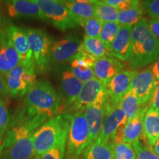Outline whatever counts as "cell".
<instances>
[{"label":"cell","instance_id":"cell-36","mask_svg":"<svg viewBox=\"0 0 159 159\" xmlns=\"http://www.w3.org/2000/svg\"><path fill=\"white\" fill-rule=\"evenodd\" d=\"M104 2L108 5L114 7L118 11L130 8L139 2V1H135V0H104Z\"/></svg>","mask_w":159,"mask_h":159},{"label":"cell","instance_id":"cell-31","mask_svg":"<svg viewBox=\"0 0 159 159\" xmlns=\"http://www.w3.org/2000/svg\"><path fill=\"white\" fill-rule=\"evenodd\" d=\"M111 159H136L132 145L119 142L111 144Z\"/></svg>","mask_w":159,"mask_h":159},{"label":"cell","instance_id":"cell-25","mask_svg":"<svg viewBox=\"0 0 159 159\" xmlns=\"http://www.w3.org/2000/svg\"><path fill=\"white\" fill-rule=\"evenodd\" d=\"M82 49L95 60L100 59L110 55L109 51L100 39L89 38L85 35L82 41Z\"/></svg>","mask_w":159,"mask_h":159},{"label":"cell","instance_id":"cell-22","mask_svg":"<svg viewBox=\"0 0 159 159\" xmlns=\"http://www.w3.org/2000/svg\"><path fill=\"white\" fill-rule=\"evenodd\" d=\"M142 134L146 145L152 147L159 138V111L150 108L143 120Z\"/></svg>","mask_w":159,"mask_h":159},{"label":"cell","instance_id":"cell-42","mask_svg":"<svg viewBox=\"0 0 159 159\" xmlns=\"http://www.w3.org/2000/svg\"><path fill=\"white\" fill-rule=\"evenodd\" d=\"M2 13H1V10H0V31L2 30Z\"/></svg>","mask_w":159,"mask_h":159},{"label":"cell","instance_id":"cell-35","mask_svg":"<svg viewBox=\"0 0 159 159\" xmlns=\"http://www.w3.org/2000/svg\"><path fill=\"white\" fill-rule=\"evenodd\" d=\"M141 3L143 11L146 12L150 19L159 21V0H148Z\"/></svg>","mask_w":159,"mask_h":159},{"label":"cell","instance_id":"cell-44","mask_svg":"<svg viewBox=\"0 0 159 159\" xmlns=\"http://www.w3.org/2000/svg\"><path fill=\"white\" fill-rule=\"evenodd\" d=\"M32 159H37V158H36V157H34V158H32Z\"/></svg>","mask_w":159,"mask_h":159},{"label":"cell","instance_id":"cell-24","mask_svg":"<svg viewBox=\"0 0 159 159\" xmlns=\"http://www.w3.org/2000/svg\"><path fill=\"white\" fill-rule=\"evenodd\" d=\"M119 105L125 114L127 121L130 120L136 116L142 108L139 97L132 89H130L122 97L119 103Z\"/></svg>","mask_w":159,"mask_h":159},{"label":"cell","instance_id":"cell-8","mask_svg":"<svg viewBox=\"0 0 159 159\" xmlns=\"http://www.w3.org/2000/svg\"><path fill=\"white\" fill-rule=\"evenodd\" d=\"M7 94L13 98H21L34 86L35 67H27L21 63L5 75Z\"/></svg>","mask_w":159,"mask_h":159},{"label":"cell","instance_id":"cell-15","mask_svg":"<svg viewBox=\"0 0 159 159\" xmlns=\"http://www.w3.org/2000/svg\"><path fill=\"white\" fill-rule=\"evenodd\" d=\"M147 108H141L140 111L130 120L127 121L124 126L122 127L113 139L114 143L123 142L132 144L133 143L139 140L143 130V120Z\"/></svg>","mask_w":159,"mask_h":159},{"label":"cell","instance_id":"cell-10","mask_svg":"<svg viewBox=\"0 0 159 159\" xmlns=\"http://www.w3.org/2000/svg\"><path fill=\"white\" fill-rule=\"evenodd\" d=\"M126 122L125 114L119 105L111 106L107 103L106 113L102 129L95 141L100 143H112L111 141Z\"/></svg>","mask_w":159,"mask_h":159},{"label":"cell","instance_id":"cell-9","mask_svg":"<svg viewBox=\"0 0 159 159\" xmlns=\"http://www.w3.org/2000/svg\"><path fill=\"white\" fill-rule=\"evenodd\" d=\"M106 108L107 92L105 87L100 91L94 103L84 111L89 130L88 147L96 140L100 133L106 113Z\"/></svg>","mask_w":159,"mask_h":159},{"label":"cell","instance_id":"cell-23","mask_svg":"<svg viewBox=\"0 0 159 159\" xmlns=\"http://www.w3.org/2000/svg\"><path fill=\"white\" fill-rule=\"evenodd\" d=\"M63 2L76 19L78 25L82 26L85 21L95 17L94 1L77 0L63 1Z\"/></svg>","mask_w":159,"mask_h":159},{"label":"cell","instance_id":"cell-11","mask_svg":"<svg viewBox=\"0 0 159 159\" xmlns=\"http://www.w3.org/2000/svg\"><path fill=\"white\" fill-rule=\"evenodd\" d=\"M137 74L135 70H123L111 80L106 85L107 103L109 105H117L129 91L134 77Z\"/></svg>","mask_w":159,"mask_h":159},{"label":"cell","instance_id":"cell-33","mask_svg":"<svg viewBox=\"0 0 159 159\" xmlns=\"http://www.w3.org/2000/svg\"><path fill=\"white\" fill-rule=\"evenodd\" d=\"M103 23L96 17L85 21L82 25L85 32V36L93 39H99L102 30Z\"/></svg>","mask_w":159,"mask_h":159},{"label":"cell","instance_id":"cell-27","mask_svg":"<svg viewBox=\"0 0 159 159\" xmlns=\"http://www.w3.org/2000/svg\"><path fill=\"white\" fill-rule=\"evenodd\" d=\"M143 11L142 3L139 2L130 8L119 11L118 22L121 26L134 27L143 19Z\"/></svg>","mask_w":159,"mask_h":159},{"label":"cell","instance_id":"cell-41","mask_svg":"<svg viewBox=\"0 0 159 159\" xmlns=\"http://www.w3.org/2000/svg\"><path fill=\"white\" fill-rule=\"evenodd\" d=\"M150 148L159 157V138L158 139V140L156 141V143H155L152 147H150Z\"/></svg>","mask_w":159,"mask_h":159},{"label":"cell","instance_id":"cell-43","mask_svg":"<svg viewBox=\"0 0 159 159\" xmlns=\"http://www.w3.org/2000/svg\"><path fill=\"white\" fill-rule=\"evenodd\" d=\"M156 90L159 91V81H157L156 83Z\"/></svg>","mask_w":159,"mask_h":159},{"label":"cell","instance_id":"cell-21","mask_svg":"<svg viewBox=\"0 0 159 159\" xmlns=\"http://www.w3.org/2000/svg\"><path fill=\"white\" fill-rule=\"evenodd\" d=\"M83 83L74 76L70 69L63 71L61 76V87L67 105H73L78 97Z\"/></svg>","mask_w":159,"mask_h":159},{"label":"cell","instance_id":"cell-14","mask_svg":"<svg viewBox=\"0 0 159 159\" xmlns=\"http://www.w3.org/2000/svg\"><path fill=\"white\" fill-rule=\"evenodd\" d=\"M157 80L150 68L137 72L131 83L130 89L139 97L141 105L146 104L152 98L156 90Z\"/></svg>","mask_w":159,"mask_h":159},{"label":"cell","instance_id":"cell-1","mask_svg":"<svg viewBox=\"0 0 159 159\" xmlns=\"http://www.w3.org/2000/svg\"><path fill=\"white\" fill-rule=\"evenodd\" d=\"M45 122L39 118H30L25 109L11 122L3 144L0 149L2 159H32L35 157L33 134Z\"/></svg>","mask_w":159,"mask_h":159},{"label":"cell","instance_id":"cell-2","mask_svg":"<svg viewBox=\"0 0 159 159\" xmlns=\"http://www.w3.org/2000/svg\"><path fill=\"white\" fill-rule=\"evenodd\" d=\"M61 97L49 81L39 80L26 94L25 111L30 118L46 121L58 114Z\"/></svg>","mask_w":159,"mask_h":159},{"label":"cell","instance_id":"cell-3","mask_svg":"<svg viewBox=\"0 0 159 159\" xmlns=\"http://www.w3.org/2000/svg\"><path fill=\"white\" fill-rule=\"evenodd\" d=\"M159 57V41L149 30L148 19H143L133 27L128 62L131 68L144 67Z\"/></svg>","mask_w":159,"mask_h":159},{"label":"cell","instance_id":"cell-29","mask_svg":"<svg viewBox=\"0 0 159 159\" xmlns=\"http://www.w3.org/2000/svg\"><path fill=\"white\" fill-rule=\"evenodd\" d=\"M121 27L122 26L119 25V22L103 23L99 39L104 43L109 52H110L111 43L114 40Z\"/></svg>","mask_w":159,"mask_h":159},{"label":"cell","instance_id":"cell-37","mask_svg":"<svg viewBox=\"0 0 159 159\" xmlns=\"http://www.w3.org/2000/svg\"><path fill=\"white\" fill-rule=\"evenodd\" d=\"M148 25L150 33L159 41V21L150 19L148 20Z\"/></svg>","mask_w":159,"mask_h":159},{"label":"cell","instance_id":"cell-16","mask_svg":"<svg viewBox=\"0 0 159 159\" xmlns=\"http://www.w3.org/2000/svg\"><path fill=\"white\" fill-rule=\"evenodd\" d=\"M20 63L19 57L11 39L7 28L0 31V73L6 75Z\"/></svg>","mask_w":159,"mask_h":159},{"label":"cell","instance_id":"cell-19","mask_svg":"<svg viewBox=\"0 0 159 159\" xmlns=\"http://www.w3.org/2000/svg\"><path fill=\"white\" fill-rule=\"evenodd\" d=\"M132 29V26H122L111 43L110 55L122 62L128 61Z\"/></svg>","mask_w":159,"mask_h":159},{"label":"cell","instance_id":"cell-39","mask_svg":"<svg viewBox=\"0 0 159 159\" xmlns=\"http://www.w3.org/2000/svg\"><path fill=\"white\" fill-rule=\"evenodd\" d=\"M7 94V88H6L5 76L0 73V97Z\"/></svg>","mask_w":159,"mask_h":159},{"label":"cell","instance_id":"cell-38","mask_svg":"<svg viewBox=\"0 0 159 159\" xmlns=\"http://www.w3.org/2000/svg\"><path fill=\"white\" fill-rule=\"evenodd\" d=\"M150 100V108L159 111V91L155 90Z\"/></svg>","mask_w":159,"mask_h":159},{"label":"cell","instance_id":"cell-6","mask_svg":"<svg viewBox=\"0 0 159 159\" xmlns=\"http://www.w3.org/2000/svg\"><path fill=\"white\" fill-rule=\"evenodd\" d=\"M25 30L35 71H44L51 63V49L54 41L42 30L27 28Z\"/></svg>","mask_w":159,"mask_h":159},{"label":"cell","instance_id":"cell-5","mask_svg":"<svg viewBox=\"0 0 159 159\" xmlns=\"http://www.w3.org/2000/svg\"><path fill=\"white\" fill-rule=\"evenodd\" d=\"M89 130L84 111H77L71 116L66 139L64 159H80L88 147Z\"/></svg>","mask_w":159,"mask_h":159},{"label":"cell","instance_id":"cell-12","mask_svg":"<svg viewBox=\"0 0 159 159\" xmlns=\"http://www.w3.org/2000/svg\"><path fill=\"white\" fill-rule=\"evenodd\" d=\"M82 41L75 35H68L53 43L51 63H63L72 61L81 49Z\"/></svg>","mask_w":159,"mask_h":159},{"label":"cell","instance_id":"cell-4","mask_svg":"<svg viewBox=\"0 0 159 159\" xmlns=\"http://www.w3.org/2000/svg\"><path fill=\"white\" fill-rule=\"evenodd\" d=\"M72 114L63 113L52 117L41 125L33 134L35 157L41 156L52 148L69 130Z\"/></svg>","mask_w":159,"mask_h":159},{"label":"cell","instance_id":"cell-34","mask_svg":"<svg viewBox=\"0 0 159 159\" xmlns=\"http://www.w3.org/2000/svg\"><path fill=\"white\" fill-rule=\"evenodd\" d=\"M131 145L136 153V159H159V157L152 150L150 147L144 144L140 140H137Z\"/></svg>","mask_w":159,"mask_h":159},{"label":"cell","instance_id":"cell-26","mask_svg":"<svg viewBox=\"0 0 159 159\" xmlns=\"http://www.w3.org/2000/svg\"><path fill=\"white\" fill-rule=\"evenodd\" d=\"M111 144L95 141L85 149L82 159H111Z\"/></svg>","mask_w":159,"mask_h":159},{"label":"cell","instance_id":"cell-30","mask_svg":"<svg viewBox=\"0 0 159 159\" xmlns=\"http://www.w3.org/2000/svg\"><path fill=\"white\" fill-rule=\"evenodd\" d=\"M69 131V130H68ZM68 131L65 133L54 146L47 152L36 157L37 159H64Z\"/></svg>","mask_w":159,"mask_h":159},{"label":"cell","instance_id":"cell-17","mask_svg":"<svg viewBox=\"0 0 159 159\" xmlns=\"http://www.w3.org/2000/svg\"><path fill=\"white\" fill-rule=\"evenodd\" d=\"M124 67L122 61L109 55L97 60L93 66V71L95 78L106 86L115 75L124 70Z\"/></svg>","mask_w":159,"mask_h":159},{"label":"cell","instance_id":"cell-18","mask_svg":"<svg viewBox=\"0 0 159 159\" xmlns=\"http://www.w3.org/2000/svg\"><path fill=\"white\" fill-rule=\"evenodd\" d=\"M7 12L11 17H27L45 21L42 12L35 0H12L7 2Z\"/></svg>","mask_w":159,"mask_h":159},{"label":"cell","instance_id":"cell-7","mask_svg":"<svg viewBox=\"0 0 159 159\" xmlns=\"http://www.w3.org/2000/svg\"><path fill=\"white\" fill-rule=\"evenodd\" d=\"M42 12L45 21H49L60 30L65 32L78 26L76 19L65 5L58 0H35Z\"/></svg>","mask_w":159,"mask_h":159},{"label":"cell","instance_id":"cell-32","mask_svg":"<svg viewBox=\"0 0 159 159\" xmlns=\"http://www.w3.org/2000/svg\"><path fill=\"white\" fill-rule=\"evenodd\" d=\"M10 125H11V116H10L8 108L5 102L0 99V149L3 144L6 133H7Z\"/></svg>","mask_w":159,"mask_h":159},{"label":"cell","instance_id":"cell-20","mask_svg":"<svg viewBox=\"0 0 159 159\" xmlns=\"http://www.w3.org/2000/svg\"><path fill=\"white\" fill-rule=\"evenodd\" d=\"M105 85L96 78L83 84L78 97L74 104L77 111H85L94 103L100 91L105 88Z\"/></svg>","mask_w":159,"mask_h":159},{"label":"cell","instance_id":"cell-40","mask_svg":"<svg viewBox=\"0 0 159 159\" xmlns=\"http://www.w3.org/2000/svg\"><path fill=\"white\" fill-rule=\"evenodd\" d=\"M152 74H153L155 78L157 81H159V57L157 59V61L154 63V64L151 67Z\"/></svg>","mask_w":159,"mask_h":159},{"label":"cell","instance_id":"cell-28","mask_svg":"<svg viewBox=\"0 0 159 159\" xmlns=\"http://www.w3.org/2000/svg\"><path fill=\"white\" fill-rule=\"evenodd\" d=\"M95 17L102 23L118 22L119 11L103 1H94Z\"/></svg>","mask_w":159,"mask_h":159},{"label":"cell","instance_id":"cell-13","mask_svg":"<svg viewBox=\"0 0 159 159\" xmlns=\"http://www.w3.org/2000/svg\"><path fill=\"white\" fill-rule=\"evenodd\" d=\"M6 28L12 44L19 55L20 63L27 67H35L25 30L12 23L9 24Z\"/></svg>","mask_w":159,"mask_h":159}]
</instances>
